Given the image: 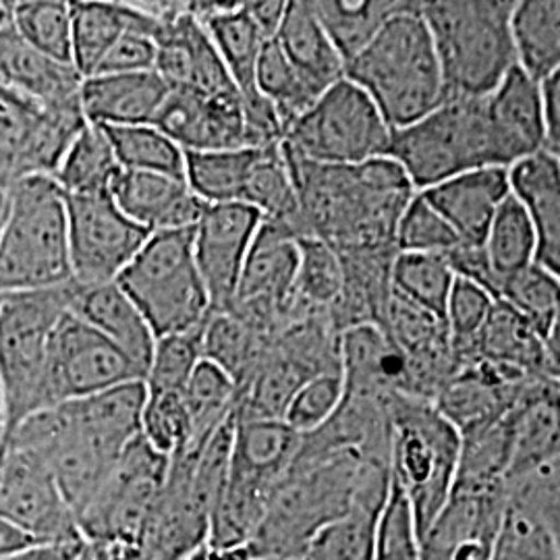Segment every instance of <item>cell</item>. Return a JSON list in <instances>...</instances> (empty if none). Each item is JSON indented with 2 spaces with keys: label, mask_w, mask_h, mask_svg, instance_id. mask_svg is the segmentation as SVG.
Wrapping results in <instances>:
<instances>
[{
  "label": "cell",
  "mask_w": 560,
  "mask_h": 560,
  "mask_svg": "<svg viewBox=\"0 0 560 560\" xmlns=\"http://www.w3.org/2000/svg\"><path fill=\"white\" fill-rule=\"evenodd\" d=\"M171 88L156 71L83 78L81 113L96 127L152 125Z\"/></svg>",
  "instance_id": "25"
},
{
  "label": "cell",
  "mask_w": 560,
  "mask_h": 560,
  "mask_svg": "<svg viewBox=\"0 0 560 560\" xmlns=\"http://www.w3.org/2000/svg\"><path fill=\"white\" fill-rule=\"evenodd\" d=\"M483 110L492 166L511 168L546 150L540 83L529 80L517 65L483 98Z\"/></svg>",
  "instance_id": "21"
},
{
  "label": "cell",
  "mask_w": 560,
  "mask_h": 560,
  "mask_svg": "<svg viewBox=\"0 0 560 560\" xmlns=\"http://www.w3.org/2000/svg\"><path fill=\"white\" fill-rule=\"evenodd\" d=\"M143 402L145 384L129 382L38 411L2 441L34 453L46 465L78 517L125 448L140 436Z\"/></svg>",
  "instance_id": "2"
},
{
  "label": "cell",
  "mask_w": 560,
  "mask_h": 560,
  "mask_svg": "<svg viewBox=\"0 0 560 560\" xmlns=\"http://www.w3.org/2000/svg\"><path fill=\"white\" fill-rule=\"evenodd\" d=\"M418 194L448 222L460 245L481 247L499 206L511 194L509 168L467 171Z\"/></svg>",
  "instance_id": "22"
},
{
  "label": "cell",
  "mask_w": 560,
  "mask_h": 560,
  "mask_svg": "<svg viewBox=\"0 0 560 560\" xmlns=\"http://www.w3.org/2000/svg\"><path fill=\"white\" fill-rule=\"evenodd\" d=\"M390 129L376 104L353 81L332 83L284 136L282 150L316 164H361L386 156Z\"/></svg>",
  "instance_id": "12"
},
{
  "label": "cell",
  "mask_w": 560,
  "mask_h": 560,
  "mask_svg": "<svg viewBox=\"0 0 560 560\" xmlns=\"http://www.w3.org/2000/svg\"><path fill=\"white\" fill-rule=\"evenodd\" d=\"M420 4L407 2L345 65V78L370 96L390 131L420 120L446 101L441 65Z\"/></svg>",
  "instance_id": "4"
},
{
  "label": "cell",
  "mask_w": 560,
  "mask_h": 560,
  "mask_svg": "<svg viewBox=\"0 0 560 560\" xmlns=\"http://www.w3.org/2000/svg\"><path fill=\"white\" fill-rule=\"evenodd\" d=\"M277 44L318 96L345 78V62L335 44L326 36L310 2H287V11L277 32Z\"/></svg>",
  "instance_id": "30"
},
{
  "label": "cell",
  "mask_w": 560,
  "mask_h": 560,
  "mask_svg": "<svg viewBox=\"0 0 560 560\" xmlns=\"http://www.w3.org/2000/svg\"><path fill=\"white\" fill-rule=\"evenodd\" d=\"M515 62L529 80L540 81L560 71V2L521 0L511 13Z\"/></svg>",
  "instance_id": "31"
},
{
  "label": "cell",
  "mask_w": 560,
  "mask_h": 560,
  "mask_svg": "<svg viewBox=\"0 0 560 560\" xmlns=\"http://www.w3.org/2000/svg\"><path fill=\"white\" fill-rule=\"evenodd\" d=\"M386 159L399 164L416 191L492 166L483 98H448L420 120L390 131Z\"/></svg>",
  "instance_id": "11"
},
{
  "label": "cell",
  "mask_w": 560,
  "mask_h": 560,
  "mask_svg": "<svg viewBox=\"0 0 560 560\" xmlns=\"http://www.w3.org/2000/svg\"><path fill=\"white\" fill-rule=\"evenodd\" d=\"M272 339L235 314H210L201 335V358L219 365L240 393L258 370Z\"/></svg>",
  "instance_id": "32"
},
{
  "label": "cell",
  "mask_w": 560,
  "mask_h": 560,
  "mask_svg": "<svg viewBox=\"0 0 560 560\" xmlns=\"http://www.w3.org/2000/svg\"><path fill=\"white\" fill-rule=\"evenodd\" d=\"M509 187L536 229V264L560 277V156L541 150L515 162Z\"/></svg>",
  "instance_id": "26"
},
{
  "label": "cell",
  "mask_w": 560,
  "mask_h": 560,
  "mask_svg": "<svg viewBox=\"0 0 560 560\" xmlns=\"http://www.w3.org/2000/svg\"><path fill=\"white\" fill-rule=\"evenodd\" d=\"M69 258L81 287L115 282L152 235L127 219L110 194L67 196Z\"/></svg>",
  "instance_id": "16"
},
{
  "label": "cell",
  "mask_w": 560,
  "mask_h": 560,
  "mask_svg": "<svg viewBox=\"0 0 560 560\" xmlns=\"http://www.w3.org/2000/svg\"><path fill=\"white\" fill-rule=\"evenodd\" d=\"M538 237L520 200L509 194L494 214L483 240V256L497 280V300L502 280L517 275L536 261Z\"/></svg>",
  "instance_id": "36"
},
{
  "label": "cell",
  "mask_w": 560,
  "mask_h": 560,
  "mask_svg": "<svg viewBox=\"0 0 560 560\" xmlns=\"http://www.w3.org/2000/svg\"><path fill=\"white\" fill-rule=\"evenodd\" d=\"M7 217H9V189H4V187L0 185V233H2V229H4Z\"/></svg>",
  "instance_id": "56"
},
{
  "label": "cell",
  "mask_w": 560,
  "mask_h": 560,
  "mask_svg": "<svg viewBox=\"0 0 560 560\" xmlns=\"http://www.w3.org/2000/svg\"><path fill=\"white\" fill-rule=\"evenodd\" d=\"M11 25L23 40L44 57L62 65H73L69 2H11Z\"/></svg>",
  "instance_id": "41"
},
{
  "label": "cell",
  "mask_w": 560,
  "mask_h": 560,
  "mask_svg": "<svg viewBox=\"0 0 560 560\" xmlns=\"http://www.w3.org/2000/svg\"><path fill=\"white\" fill-rule=\"evenodd\" d=\"M494 301L497 300L486 289H481L480 284L471 280L457 277L453 282L444 307V322L451 332L460 368L465 365L469 347L478 337Z\"/></svg>",
  "instance_id": "48"
},
{
  "label": "cell",
  "mask_w": 560,
  "mask_h": 560,
  "mask_svg": "<svg viewBox=\"0 0 560 560\" xmlns=\"http://www.w3.org/2000/svg\"><path fill=\"white\" fill-rule=\"evenodd\" d=\"M122 171L185 180V152L154 125L102 127Z\"/></svg>",
  "instance_id": "37"
},
{
  "label": "cell",
  "mask_w": 560,
  "mask_h": 560,
  "mask_svg": "<svg viewBox=\"0 0 560 560\" xmlns=\"http://www.w3.org/2000/svg\"><path fill=\"white\" fill-rule=\"evenodd\" d=\"M141 436L152 448L171 457L189 439V416L180 393H148L141 411Z\"/></svg>",
  "instance_id": "49"
},
{
  "label": "cell",
  "mask_w": 560,
  "mask_h": 560,
  "mask_svg": "<svg viewBox=\"0 0 560 560\" xmlns=\"http://www.w3.org/2000/svg\"><path fill=\"white\" fill-rule=\"evenodd\" d=\"M73 560H140L138 541L85 540Z\"/></svg>",
  "instance_id": "52"
},
{
  "label": "cell",
  "mask_w": 560,
  "mask_h": 560,
  "mask_svg": "<svg viewBox=\"0 0 560 560\" xmlns=\"http://www.w3.org/2000/svg\"><path fill=\"white\" fill-rule=\"evenodd\" d=\"M154 65H156L154 34L145 30H129L110 46V50L104 55L94 75L143 73V71H154Z\"/></svg>",
  "instance_id": "50"
},
{
  "label": "cell",
  "mask_w": 560,
  "mask_h": 560,
  "mask_svg": "<svg viewBox=\"0 0 560 560\" xmlns=\"http://www.w3.org/2000/svg\"><path fill=\"white\" fill-rule=\"evenodd\" d=\"M295 301L314 310H330L342 287V266L337 252L324 241L301 237Z\"/></svg>",
  "instance_id": "45"
},
{
  "label": "cell",
  "mask_w": 560,
  "mask_h": 560,
  "mask_svg": "<svg viewBox=\"0 0 560 560\" xmlns=\"http://www.w3.org/2000/svg\"><path fill=\"white\" fill-rule=\"evenodd\" d=\"M80 73L32 48L9 25L0 32V85L48 110H81Z\"/></svg>",
  "instance_id": "23"
},
{
  "label": "cell",
  "mask_w": 560,
  "mask_h": 560,
  "mask_svg": "<svg viewBox=\"0 0 560 560\" xmlns=\"http://www.w3.org/2000/svg\"><path fill=\"white\" fill-rule=\"evenodd\" d=\"M119 173V162L102 127L88 122L69 143L52 177L65 196H98L110 194Z\"/></svg>",
  "instance_id": "35"
},
{
  "label": "cell",
  "mask_w": 560,
  "mask_h": 560,
  "mask_svg": "<svg viewBox=\"0 0 560 560\" xmlns=\"http://www.w3.org/2000/svg\"><path fill=\"white\" fill-rule=\"evenodd\" d=\"M488 361L520 370L541 381H559V363L550 360L532 324L504 301H494L488 318L469 347L467 363Z\"/></svg>",
  "instance_id": "27"
},
{
  "label": "cell",
  "mask_w": 560,
  "mask_h": 560,
  "mask_svg": "<svg viewBox=\"0 0 560 560\" xmlns=\"http://www.w3.org/2000/svg\"><path fill=\"white\" fill-rule=\"evenodd\" d=\"M0 520L38 544L83 541L59 486L34 453L0 441Z\"/></svg>",
  "instance_id": "18"
},
{
  "label": "cell",
  "mask_w": 560,
  "mask_h": 560,
  "mask_svg": "<svg viewBox=\"0 0 560 560\" xmlns=\"http://www.w3.org/2000/svg\"><path fill=\"white\" fill-rule=\"evenodd\" d=\"M71 280L67 196L50 175L21 179L9 189V217L0 233V295Z\"/></svg>",
  "instance_id": "6"
},
{
  "label": "cell",
  "mask_w": 560,
  "mask_h": 560,
  "mask_svg": "<svg viewBox=\"0 0 560 560\" xmlns=\"http://www.w3.org/2000/svg\"><path fill=\"white\" fill-rule=\"evenodd\" d=\"M85 541V540H83ZM83 541H67V544H40L27 548L15 557L4 560H73L80 555Z\"/></svg>",
  "instance_id": "54"
},
{
  "label": "cell",
  "mask_w": 560,
  "mask_h": 560,
  "mask_svg": "<svg viewBox=\"0 0 560 560\" xmlns=\"http://www.w3.org/2000/svg\"><path fill=\"white\" fill-rule=\"evenodd\" d=\"M455 272L446 256L439 254H399L390 266V289L425 312L444 320V307L455 282Z\"/></svg>",
  "instance_id": "38"
},
{
  "label": "cell",
  "mask_w": 560,
  "mask_h": 560,
  "mask_svg": "<svg viewBox=\"0 0 560 560\" xmlns=\"http://www.w3.org/2000/svg\"><path fill=\"white\" fill-rule=\"evenodd\" d=\"M284 152V150H282ZM307 237L337 256L395 247V231L418 194L399 164L386 156L361 164H316L284 152Z\"/></svg>",
  "instance_id": "3"
},
{
  "label": "cell",
  "mask_w": 560,
  "mask_h": 560,
  "mask_svg": "<svg viewBox=\"0 0 560 560\" xmlns=\"http://www.w3.org/2000/svg\"><path fill=\"white\" fill-rule=\"evenodd\" d=\"M384 499L360 502L345 520L332 523L318 534L300 557L293 560H374V523Z\"/></svg>",
  "instance_id": "42"
},
{
  "label": "cell",
  "mask_w": 560,
  "mask_h": 560,
  "mask_svg": "<svg viewBox=\"0 0 560 560\" xmlns=\"http://www.w3.org/2000/svg\"><path fill=\"white\" fill-rule=\"evenodd\" d=\"M71 7V60L81 78L96 73L104 55L129 30L156 36L159 20L140 2H69Z\"/></svg>",
  "instance_id": "29"
},
{
  "label": "cell",
  "mask_w": 560,
  "mask_h": 560,
  "mask_svg": "<svg viewBox=\"0 0 560 560\" xmlns=\"http://www.w3.org/2000/svg\"><path fill=\"white\" fill-rule=\"evenodd\" d=\"M203 326L206 324L187 332H177V335L156 339L150 368L143 378L148 393H183L194 370L203 360L201 358Z\"/></svg>",
  "instance_id": "44"
},
{
  "label": "cell",
  "mask_w": 560,
  "mask_h": 560,
  "mask_svg": "<svg viewBox=\"0 0 560 560\" xmlns=\"http://www.w3.org/2000/svg\"><path fill=\"white\" fill-rule=\"evenodd\" d=\"M513 7L506 0L421 2L446 101L490 96L517 65L511 40Z\"/></svg>",
  "instance_id": "5"
},
{
  "label": "cell",
  "mask_w": 560,
  "mask_h": 560,
  "mask_svg": "<svg viewBox=\"0 0 560 560\" xmlns=\"http://www.w3.org/2000/svg\"><path fill=\"white\" fill-rule=\"evenodd\" d=\"M345 397L342 372H326L305 382L289 400L282 421L301 436L320 430L337 413Z\"/></svg>",
  "instance_id": "47"
},
{
  "label": "cell",
  "mask_w": 560,
  "mask_h": 560,
  "mask_svg": "<svg viewBox=\"0 0 560 560\" xmlns=\"http://www.w3.org/2000/svg\"><path fill=\"white\" fill-rule=\"evenodd\" d=\"M129 382H143L136 363L69 310L50 337L46 374L50 407Z\"/></svg>",
  "instance_id": "15"
},
{
  "label": "cell",
  "mask_w": 560,
  "mask_h": 560,
  "mask_svg": "<svg viewBox=\"0 0 560 560\" xmlns=\"http://www.w3.org/2000/svg\"><path fill=\"white\" fill-rule=\"evenodd\" d=\"M460 436L430 400L397 397L388 421V474L411 504L421 540L451 499Z\"/></svg>",
  "instance_id": "9"
},
{
  "label": "cell",
  "mask_w": 560,
  "mask_h": 560,
  "mask_svg": "<svg viewBox=\"0 0 560 560\" xmlns=\"http://www.w3.org/2000/svg\"><path fill=\"white\" fill-rule=\"evenodd\" d=\"M372 559L421 560V536L416 513L393 480L374 523Z\"/></svg>",
  "instance_id": "43"
},
{
  "label": "cell",
  "mask_w": 560,
  "mask_h": 560,
  "mask_svg": "<svg viewBox=\"0 0 560 560\" xmlns=\"http://www.w3.org/2000/svg\"><path fill=\"white\" fill-rule=\"evenodd\" d=\"M247 15L256 23L258 32L264 36V40H275L279 32L280 23L287 11V2L282 0H272V2H243Z\"/></svg>",
  "instance_id": "53"
},
{
  "label": "cell",
  "mask_w": 560,
  "mask_h": 560,
  "mask_svg": "<svg viewBox=\"0 0 560 560\" xmlns=\"http://www.w3.org/2000/svg\"><path fill=\"white\" fill-rule=\"evenodd\" d=\"M4 423H7V418H4V397H2V386H0V441L4 436Z\"/></svg>",
  "instance_id": "58"
},
{
  "label": "cell",
  "mask_w": 560,
  "mask_h": 560,
  "mask_svg": "<svg viewBox=\"0 0 560 560\" xmlns=\"http://www.w3.org/2000/svg\"><path fill=\"white\" fill-rule=\"evenodd\" d=\"M460 241L448 222L416 194L400 214L395 231V247L399 254H439L446 256L459 247Z\"/></svg>",
  "instance_id": "46"
},
{
  "label": "cell",
  "mask_w": 560,
  "mask_h": 560,
  "mask_svg": "<svg viewBox=\"0 0 560 560\" xmlns=\"http://www.w3.org/2000/svg\"><path fill=\"white\" fill-rule=\"evenodd\" d=\"M152 125L183 152L254 148L240 96L212 98L189 90H171Z\"/></svg>",
  "instance_id": "20"
},
{
  "label": "cell",
  "mask_w": 560,
  "mask_h": 560,
  "mask_svg": "<svg viewBox=\"0 0 560 560\" xmlns=\"http://www.w3.org/2000/svg\"><path fill=\"white\" fill-rule=\"evenodd\" d=\"M407 2L393 0H320L310 2L316 20L326 36L335 44L342 62L347 65L381 32Z\"/></svg>",
  "instance_id": "34"
},
{
  "label": "cell",
  "mask_w": 560,
  "mask_h": 560,
  "mask_svg": "<svg viewBox=\"0 0 560 560\" xmlns=\"http://www.w3.org/2000/svg\"><path fill=\"white\" fill-rule=\"evenodd\" d=\"M261 217L245 203H212L194 226V254L212 314L231 310Z\"/></svg>",
  "instance_id": "19"
},
{
  "label": "cell",
  "mask_w": 560,
  "mask_h": 560,
  "mask_svg": "<svg viewBox=\"0 0 560 560\" xmlns=\"http://www.w3.org/2000/svg\"><path fill=\"white\" fill-rule=\"evenodd\" d=\"M261 148L185 152V183L208 206L243 203Z\"/></svg>",
  "instance_id": "33"
},
{
  "label": "cell",
  "mask_w": 560,
  "mask_h": 560,
  "mask_svg": "<svg viewBox=\"0 0 560 560\" xmlns=\"http://www.w3.org/2000/svg\"><path fill=\"white\" fill-rule=\"evenodd\" d=\"M546 152L560 156V71L540 81Z\"/></svg>",
  "instance_id": "51"
},
{
  "label": "cell",
  "mask_w": 560,
  "mask_h": 560,
  "mask_svg": "<svg viewBox=\"0 0 560 560\" xmlns=\"http://www.w3.org/2000/svg\"><path fill=\"white\" fill-rule=\"evenodd\" d=\"M11 25V2H0V32Z\"/></svg>",
  "instance_id": "57"
},
{
  "label": "cell",
  "mask_w": 560,
  "mask_h": 560,
  "mask_svg": "<svg viewBox=\"0 0 560 560\" xmlns=\"http://www.w3.org/2000/svg\"><path fill=\"white\" fill-rule=\"evenodd\" d=\"M388 483V460L316 434L301 436L295 457L245 546L249 559H298L318 534L345 520L360 502L384 499Z\"/></svg>",
  "instance_id": "1"
},
{
  "label": "cell",
  "mask_w": 560,
  "mask_h": 560,
  "mask_svg": "<svg viewBox=\"0 0 560 560\" xmlns=\"http://www.w3.org/2000/svg\"><path fill=\"white\" fill-rule=\"evenodd\" d=\"M71 312L120 349L145 378L156 337L136 303L120 291L117 282L94 287L78 284Z\"/></svg>",
  "instance_id": "28"
},
{
  "label": "cell",
  "mask_w": 560,
  "mask_h": 560,
  "mask_svg": "<svg viewBox=\"0 0 560 560\" xmlns=\"http://www.w3.org/2000/svg\"><path fill=\"white\" fill-rule=\"evenodd\" d=\"M40 546L38 541L32 540L27 534H23L18 527H13L11 523L0 520V560L15 557L27 548Z\"/></svg>",
  "instance_id": "55"
},
{
  "label": "cell",
  "mask_w": 560,
  "mask_h": 560,
  "mask_svg": "<svg viewBox=\"0 0 560 560\" xmlns=\"http://www.w3.org/2000/svg\"><path fill=\"white\" fill-rule=\"evenodd\" d=\"M110 198L127 219L150 233L194 229L206 208L183 179L122 168L113 180Z\"/></svg>",
  "instance_id": "24"
},
{
  "label": "cell",
  "mask_w": 560,
  "mask_h": 560,
  "mask_svg": "<svg viewBox=\"0 0 560 560\" xmlns=\"http://www.w3.org/2000/svg\"><path fill=\"white\" fill-rule=\"evenodd\" d=\"M301 434L282 420H240L206 548L233 550L252 540L268 501L289 469Z\"/></svg>",
  "instance_id": "7"
},
{
  "label": "cell",
  "mask_w": 560,
  "mask_h": 560,
  "mask_svg": "<svg viewBox=\"0 0 560 560\" xmlns=\"http://www.w3.org/2000/svg\"><path fill=\"white\" fill-rule=\"evenodd\" d=\"M88 125L81 110H48L0 85V185L55 175L69 143Z\"/></svg>",
  "instance_id": "14"
},
{
  "label": "cell",
  "mask_w": 560,
  "mask_h": 560,
  "mask_svg": "<svg viewBox=\"0 0 560 560\" xmlns=\"http://www.w3.org/2000/svg\"><path fill=\"white\" fill-rule=\"evenodd\" d=\"M78 282L0 295V386L4 434L50 407L48 349L60 318L71 310Z\"/></svg>",
  "instance_id": "8"
},
{
  "label": "cell",
  "mask_w": 560,
  "mask_h": 560,
  "mask_svg": "<svg viewBox=\"0 0 560 560\" xmlns=\"http://www.w3.org/2000/svg\"><path fill=\"white\" fill-rule=\"evenodd\" d=\"M256 88L261 98L275 108L282 125V136L293 120L300 119L301 115L320 98L305 81L301 80L300 73L284 57L277 40L264 42L261 46L260 59L256 67Z\"/></svg>",
  "instance_id": "39"
},
{
  "label": "cell",
  "mask_w": 560,
  "mask_h": 560,
  "mask_svg": "<svg viewBox=\"0 0 560 560\" xmlns=\"http://www.w3.org/2000/svg\"><path fill=\"white\" fill-rule=\"evenodd\" d=\"M560 280L536 261L517 275L502 280L499 301L511 305L532 324L541 340L548 339L560 322Z\"/></svg>",
  "instance_id": "40"
},
{
  "label": "cell",
  "mask_w": 560,
  "mask_h": 560,
  "mask_svg": "<svg viewBox=\"0 0 560 560\" xmlns=\"http://www.w3.org/2000/svg\"><path fill=\"white\" fill-rule=\"evenodd\" d=\"M166 471L168 457L152 448L140 434L78 513L81 538L138 541L148 513L161 494Z\"/></svg>",
  "instance_id": "13"
},
{
  "label": "cell",
  "mask_w": 560,
  "mask_h": 560,
  "mask_svg": "<svg viewBox=\"0 0 560 560\" xmlns=\"http://www.w3.org/2000/svg\"><path fill=\"white\" fill-rule=\"evenodd\" d=\"M115 282L156 339L194 330L212 314L194 254V229L152 233Z\"/></svg>",
  "instance_id": "10"
},
{
  "label": "cell",
  "mask_w": 560,
  "mask_h": 560,
  "mask_svg": "<svg viewBox=\"0 0 560 560\" xmlns=\"http://www.w3.org/2000/svg\"><path fill=\"white\" fill-rule=\"evenodd\" d=\"M187 560H212L210 559V555H208V550H206V546L201 548V550H198L194 557H189Z\"/></svg>",
  "instance_id": "59"
},
{
  "label": "cell",
  "mask_w": 560,
  "mask_h": 560,
  "mask_svg": "<svg viewBox=\"0 0 560 560\" xmlns=\"http://www.w3.org/2000/svg\"><path fill=\"white\" fill-rule=\"evenodd\" d=\"M300 237L275 222L261 221L241 268L229 314L275 337L295 305ZM224 314V312H222Z\"/></svg>",
  "instance_id": "17"
}]
</instances>
